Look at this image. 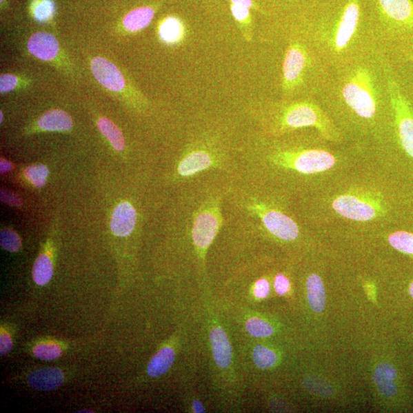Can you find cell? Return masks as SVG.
<instances>
[{
  "label": "cell",
  "instance_id": "cell-1",
  "mask_svg": "<svg viewBox=\"0 0 413 413\" xmlns=\"http://www.w3.org/2000/svg\"><path fill=\"white\" fill-rule=\"evenodd\" d=\"M342 96L347 105L362 118H372L376 110L373 79L368 70L359 68L350 76L342 89Z\"/></svg>",
  "mask_w": 413,
  "mask_h": 413
},
{
  "label": "cell",
  "instance_id": "cell-2",
  "mask_svg": "<svg viewBox=\"0 0 413 413\" xmlns=\"http://www.w3.org/2000/svg\"><path fill=\"white\" fill-rule=\"evenodd\" d=\"M283 129L316 128L322 135L331 137L332 128L330 121L316 105L310 102H299L290 105L283 112L280 119Z\"/></svg>",
  "mask_w": 413,
  "mask_h": 413
},
{
  "label": "cell",
  "instance_id": "cell-3",
  "mask_svg": "<svg viewBox=\"0 0 413 413\" xmlns=\"http://www.w3.org/2000/svg\"><path fill=\"white\" fill-rule=\"evenodd\" d=\"M388 90L396 125L403 148L413 158V112L410 103L394 81H389Z\"/></svg>",
  "mask_w": 413,
  "mask_h": 413
},
{
  "label": "cell",
  "instance_id": "cell-4",
  "mask_svg": "<svg viewBox=\"0 0 413 413\" xmlns=\"http://www.w3.org/2000/svg\"><path fill=\"white\" fill-rule=\"evenodd\" d=\"M279 163L303 174H314L331 170L335 164L332 154L319 150L285 152L279 157Z\"/></svg>",
  "mask_w": 413,
  "mask_h": 413
},
{
  "label": "cell",
  "instance_id": "cell-5",
  "mask_svg": "<svg viewBox=\"0 0 413 413\" xmlns=\"http://www.w3.org/2000/svg\"><path fill=\"white\" fill-rule=\"evenodd\" d=\"M332 208L344 218L356 221L373 220L378 214V209L372 203L352 194L336 198L332 203Z\"/></svg>",
  "mask_w": 413,
  "mask_h": 413
},
{
  "label": "cell",
  "instance_id": "cell-6",
  "mask_svg": "<svg viewBox=\"0 0 413 413\" xmlns=\"http://www.w3.org/2000/svg\"><path fill=\"white\" fill-rule=\"evenodd\" d=\"M308 63L305 49L299 43L292 44L285 56L283 86L285 90L295 89L303 80Z\"/></svg>",
  "mask_w": 413,
  "mask_h": 413
},
{
  "label": "cell",
  "instance_id": "cell-7",
  "mask_svg": "<svg viewBox=\"0 0 413 413\" xmlns=\"http://www.w3.org/2000/svg\"><path fill=\"white\" fill-rule=\"evenodd\" d=\"M221 226L218 209H208L196 218L192 228V238L196 248L205 250L214 241Z\"/></svg>",
  "mask_w": 413,
  "mask_h": 413
},
{
  "label": "cell",
  "instance_id": "cell-8",
  "mask_svg": "<svg viewBox=\"0 0 413 413\" xmlns=\"http://www.w3.org/2000/svg\"><path fill=\"white\" fill-rule=\"evenodd\" d=\"M263 225L274 236L283 241L296 240L299 230L296 223L281 212L275 210H263L261 212Z\"/></svg>",
  "mask_w": 413,
  "mask_h": 413
},
{
  "label": "cell",
  "instance_id": "cell-9",
  "mask_svg": "<svg viewBox=\"0 0 413 413\" xmlns=\"http://www.w3.org/2000/svg\"><path fill=\"white\" fill-rule=\"evenodd\" d=\"M359 18V6L353 0L346 6L334 34V43L337 50H342L351 41L358 28Z\"/></svg>",
  "mask_w": 413,
  "mask_h": 413
},
{
  "label": "cell",
  "instance_id": "cell-10",
  "mask_svg": "<svg viewBox=\"0 0 413 413\" xmlns=\"http://www.w3.org/2000/svg\"><path fill=\"white\" fill-rule=\"evenodd\" d=\"M92 71L98 82L105 88L120 92L125 87V80L120 70L110 61L97 57L92 61Z\"/></svg>",
  "mask_w": 413,
  "mask_h": 413
},
{
  "label": "cell",
  "instance_id": "cell-11",
  "mask_svg": "<svg viewBox=\"0 0 413 413\" xmlns=\"http://www.w3.org/2000/svg\"><path fill=\"white\" fill-rule=\"evenodd\" d=\"M385 15L400 26L413 27V3L411 0H379Z\"/></svg>",
  "mask_w": 413,
  "mask_h": 413
},
{
  "label": "cell",
  "instance_id": "cell-12",
  "mask_svg": "<svg viewBox=\"0 0 413 413\" xmlns=\"http://www.w3.org/2000/svg\"><path fill=\"white\" fill-rule=\"evenodd\" d=\"M28 49L34 57L50 61L57 56L59 44L53 34L48 32H37L32 34L30 39Z\"/></svg>",
  "mask_w": 413,
  "mask_h": 413
},
{
  "label": "cell",
  "instance_id": "cell-13",
  "mask_svg": "<svg viewBox=\"0 0 413 413\" xmlns=\"http://www.w3.org/2000/svg\"><path fill=\"white\" fill-rule=\"evenodd\" d=\"M137 212L128 202H123L114 210L110 222L112 232L118 236H127L134 230Z\"/></svg>",
  "mask_w": 413,
  "mask_h": 413
},
{
  "label": "cell",
  "instance_id": "cell-14",
  "mask_svg": "<svg viewBox=\"0 0 413 413\" xmlns=\"http://www.w3.org/2000/svg\"><path fill=\"white\" fill-rule=\"evenodd\" d=\"M65 376L59 368L47 367L34 370L28 376V383L34 390L52 391L64 382Z\"/></svg>",
  "mask_w": 413,
  "mask_h": 413
},
{
  "label": "cell",
  "instance_id": "cell-15",
  "mask_svg": "<svg viewBox=\"0 0 413 413\" xmlns=\"http://www.w3.org/2000/svg\"><path fill=\"white\" fill-rule=\"evenodd\" d=\"M210 341L216 365L223 369L228 367L232 361V349L225 330L220 326L213 327Z\"/></svg>",
  "mask_w": 413,
  "mask_h": 413
},
{
  "label": "cell",
  "instance_id": "cell-16",
  "mask_svg": "<svg viewBox=\"0 0 413 413\" xmlns=\"http://www.w3.org/2000/svg\"><path fill=\"white\" fill-rule=\"evenodd\" d=\"M213 160L209 154L204 151H194L189 153L179 165V173L183 177H191L212 166Z\"/></svg>",
  "mask_w": 413,
  "mask_h": 413
},
{
  "label": "cell",
  "instance_id": "cell-17",
  "mask_svg": "<svg viewBox=\"0 0 413 413\" xmlns=\"http://www.w3.org/2000/svg\"><path fill=\"white\" fill-rule=\"evenodd\" d=\"M160 39L168 45H177L185 37V27L181 21L174 17L165 18L159 29Z\"/></svg>",
  "mask_w": 413,
  "mask_h": 413
},
{
  "label": "cell",
  "instance_id": "cell-18",
  "mask_svg": "<svg viewBox=\"0 0 413 413\" xmlns=\"http://www.w3.org/2000/svg\"><path fill=\"white\" fill-rule=\"evenodd\" d=\"M39 127L48 131H66L71 130L73 121L66 112L52 110L47 112L39 119Z\"/></svg>",
  "mask_w": 413,
  "mask_h": 413
},
{
  "label": "cell",
  "instance_id": "cell-19",
  "mask_svg": "<svg viewBox=\"0 0 413 413\" xmlns=\"http://www.w3.org/2000/svg\"><path fill=\"white\" fill-rule=\"evenodd\" d=\"M308 300L311 309L317 313L325 308V291L321 279L316 274L311 275L307 280Z\"/></svg>",
  "mask_w": 413,
  "mask_h": 413
},
{
  "label": "cell",
  "instance_id": "cell-20",
  "mask_svg": "<svg viewBox=\"0 0 413 413\" xmlns=\"http://www.w3.org/2000/svg\"><path fill=\"white\" fill-rule=\"evenodd\" d=\"M155 15V10L150 6L132 10L123 19V25L128 31L134 32L148 26Z\"/></svg>",
  "mask_w": 413,
  "mask_h": 413
},
{
  "label": "cell",
  "instance_id": "cell-21",
  "mask_svg": "<svg viewBox=\"0 0 413 413\" xmlns=\"http://www.w3.org/2000/svg\"><path fill=\"white\" fill-rule=\"evenodd\" d=\"M176 354L172 347H166L153 356L150 361L147 372L152 377H158L165 374L174 363Z\"/></svg>",
  "mask_w": 413,
  "mask_h": 413
},
{
  "label": "cell",
  "instance_id": "cell-22",
  "mask_svg": "<svg viewBox=\"0 0 413 413\" xmlns=\"http://www.w3.org/2000/svg\"><path fill=\"white\" fill-rule=\"evenodd\" d=\"M98 128H99L101 134L109 140L116 150L122 151L124 149L125 140L122 132L109 119L101 118L98 121Z\"/></svg>",
  "mask_w": 413,
  "mask_h": 413
},
{
  "label": "cell",
  "instance_id": "cell-23",
  "mask_svg": "<svg viewBox=\"0 0 413 413\" xmlns=\"http://www.w3.org/2000/svg\"><path fill=\"white\" fill-rule=\"evenodd\" d=\"M32 276L39 285H45L53 276V265L51 259L46 254L40 255L34 263Z\"/></svg>",
  "mask_w": 413,
  "mask_h": 413
},
{
  "label": "cell",
  "instance_id": "cell-24",
  "mask_svg": "<svg viewBox=\"0 0 413 413\" xmlns=\"http://www.w3.org/2000/svg\"><path fill=\"white\" fill-rule=\"evenodd\" d=\"M388 241L396 250L413 255V234L407 231H397L390 235Z\"/></svg>",
  "mask_w": 413,
  "mask_h": 413
},
{
  "label": "cell",
  "instance_id": "cell-25",
  "mask_svg": "<svg viewBox=\"0 0 413 413\" xmlns=\"http://www.w3.org/2000/svg\"><path fill=\"white\" fill-rule=\"evenodd\" d=\"M253 359L258 367L268 369L275 365L277 356L270 349L262 345H257L253 351Z\"/></svg>",
  "mask_w": 413,
  "mask_h": 413
},
{
  "label": "cell",
  "instance_id": "cell-26",
  "mask_svg": "<svg viewBox=\"0 0 413 413\" xmlns=\"http://www.w3.org/2000/svg\"><path fill=\"white\" fill-rule=\"evenodd\" d=\"M246 328L248 333L256 338L270 337L274 333V328L268 322L258 318L248 320Z\"/></svg>",
  "mask_w": 413,
  "mask_h": 413
},
{
  "label": "cell",
  "instance_id": "cell-27",
  "mask_svg": "<svg viewBox=\"0 0 413 413\" xmlns=\"http://www.w3.org/2000/svg\"><path fill=\"white\" fill-rule=\"evenodd\" d=\"M48 174V168L41 164L31 165L25 170L26 179L37 187H43L46 185Z\"/></svg>",
  "mask_w": 413,
  "mask_h": 413
},
{
  "label": "cell",
  "instance_id": "cell-28",
  "mask_svg": "<svg viewBox=\"0 0 413 413\" xmlns=\"http://www.w3.org/2000/svg\"><path fill=\"white\" fill-rule=\"evenodd\" d=\"M397 378L396 369L389 365V363H383L378 365L374 371V381L377 384L394 382Z\"/></svg>",
  "mask_w": 413,
  "mask_h": 413
},
{
  "label": "cell",
  "instance_id": "cell-29",
  "mask_svg": "<svg viewBox=\"0 0 413 413\" xmlns=\"http://www.w3.org/2000/svg\"><path fill=\"white\" fill-rule=\"evenodd\" d=\"M0 244L4 250L10 252H17L22 246L19 235L9 229L3 230L0 233Z\"/></svg>",
  "mask_w": 413,
  "mask_h": 413
},
{
  "label": "cell",
  "instance_id": "cell-30",
  "mask_svg": "<svg viewBox=\"0 0 413 413\" xmlns=\"http://www.w3.org/2000/svg\"><path fill=\"white\" fill-rule=\"evenodd\" d=\"M33 354L41 360L52 361L60 356L61 350L54 344H41L34 348Z\"/></svg>",
  "mask_w": 413,
  "mask_h": 413
},
{
  "label": "cell",
  "instance_id": "cell-31",
  "mask_svg": "<svg viewBox=\"0 0 413 413\" xmlns=\"http://www.w3.org/2000/svg\"><path fill=\"white\" fill-rule=\"evenodd\" d=\"M230 10L234 18L241 27L245 28V29H248L250 27L251 16L250 9L246 8V7L231 4Z\"/></svg>",
  "mask_w": 413,
  "mask_h": 413
},
{
  "label": "cell",
  "instance_id": "cell-32",
  "mask_svg": "<svg viewBox=\"0 0 413 413\" xmlns=\"http://www.w3.org/2000/svg\"><path fill=\"white\" fill-rule=\"evenodd\" d=\"M54 11V6L51 0H44L36 7L34 15L39 21H46L52 17Z\"/></svg>",
  "mask_w": 413,
  "mask_h": 413
},
{
  "label": "cell",
  "instance_id": "cell-33",
  "mask_svg": "<svg viewBox=\"0 0 413 413\" xmlns=\"http://www.w3.org/2000/svg\"><path fill=\"white\" fill-rule=\"evenodd\" d=\"M18 79L15 75L3 74L0 77V92L6 93L11 92L17 85Z\"/></svg>",
  "mask_w": 413,
  "mask_h": 413
},
{
  "label": "cell",
  "instance_id": "cell-34",
  "mask_svg": "<svg viewBox=\"0 0 413 413\" xmlns=\"http://www.w3.org/2000/svg\"><path fill=\"white\" fill-rule=\"evenodd\" d=\"M1 200L6 204L12 206H20L23 204V200L19 195L6 189H1Z\"/></svg>",
  "mask_w": 413,
  "mask_h": 413
},
{
  "label": "cell",
  "instance_id": "cell-35",
  "mask_svg": "<svg viewBox=\"0 0 413 413\" xmlns=\"http://www.w3.org/2000/svg\"><path fill=\"white\" fill-rule=\"evenodd\" d=\"M270 287L267 279L258 280L254 287L255 296L258 299H264L268 296Z\"/></svg>",
  "mask_w": 413,
  "mask_h": 413
},
{
  "label": "cell",
  "instance_id": "cell-36",
  "mask_svg": "<svg viewBox=\"0 0 413 413\" xmlns=\"http://www.w3.org/2000/svg\"><path fill=\"white\" fill-rule=\"evenodd\" d=\"M274 286L279 295L283 296L290 290L289 279L283 275L279 274L276 277Z\"/></svg>",
  "mask_w": 413,
  "mask_h": 413
},
{
  "label": "cell",
  "instance_id": "cell-37",
  "mask_svg": "<svg viewBox=\"0 0 413 413\" xmlns=\"http://www.w3.org/2000/svg\"><path fill=\"white\" fill-rule=\"evenodd\" d=\"M377 388L380 393L386 397H392L396 395L397 387L394 382L377 384Z\"/></svg>",
  "mask_w": 413,
  "mask_h": 413
},
{
  "label": "cell",
  "instance_id": "cell-38",
  "mask_svg": "<svg viewBox=\"0 0 413 413\" xmlns=\"http://www.w3.org/2000/svg\"><path fill=\"white\" fill-rule=\"evenodd\" d=\"M12 347V341L9 334L1 333L0 336V354L6 355L11 351Z\"/></svg>",
  "mask_w": 413,
  "mask_h": 413
},
{
  "label": "cell",
  "instance_id": "cell-39",
  "mask_svg": "<svg viewBox=\"0 0 413 413\" xmlns=\"http://www.w3.org/2000/svg\"><path fill=\"white\" fill-rule=\"evenodd\" d=\"M231 3L234 5L246 7V8H254V3L253 0H230Z\"/></svg>",
  "mask_w": 413,
  "mask_h": 413
},
{
  "label": "cell",
  "instance_id": "cell-40",
  "mask_svg": "<svg viewBox=\"0 0 413 413\" xmlns=\"http://www.w3.org/2000/svg\"><path fill=\"white\" fill-rule=\"evenodd\" d=\"M12 169V165L8 162V161L1 159V162H0V170H1V174L9 172Z\"/></svg>",
  "mask_w": 413,
  "mask_h": 413
},
{
  "label": "cell",
  "instance_id": "cell-41",
  "mask_svg": "<svg viewBox=\"0 0 413 413\" xmlns=\"http://www.w3.org/2000/svg\"><path fill=\"white\" fill-rule=\"evenodd\" d=\"M192 410L194 412L196 413H202L205 412V409L204 405L199 401H194L192 403Z\"/></svg>",
  "mask_w": 413,
  "mask_h": 413
},
{
  "label": "cell",
  "instance_id": "cell-42",
  "mask_svg": "<svg viewBox=\"0 0 413 413\" xmlns=\"http://www.w3.org/2000/svg\"><path fill=\"white\" fill-rule=\"evenodd\" d=\"M410 295L413 298V282L411 283V285L410 286Z\"/></svg>",
  "mask_w": 413,
  "mask_h": 413
},
{
  "label": "cell",
  "instance_id": "cell-43",
  "mask_svg": "<svg viewBox=\"0 0 413 413\" xmlns=\"http://www.w3.org/2000/svg\"><path fill=\"white\" fill-rule=\"evenodd\" d=\"M0 117H1V118H0V122H3V113L1 112V113H0Z\"/></svg>",
  "mask_w": 413,
  "mask_h": 413
},
{
  "label": "cell",
  "instance_id": "cell-44",
  "mask_svg": "<svg viewBox=\"0 0 413 413\" xmlns=\"http://www.w3.org/2000/svg\"><path fill=\"white\" fill-rule=\"evenodd\" d=\"M0 1L3 2V0H0Z\"/></svg>",
  "mask_w": 413,
  "mask_h": 413
}]
</instances>
